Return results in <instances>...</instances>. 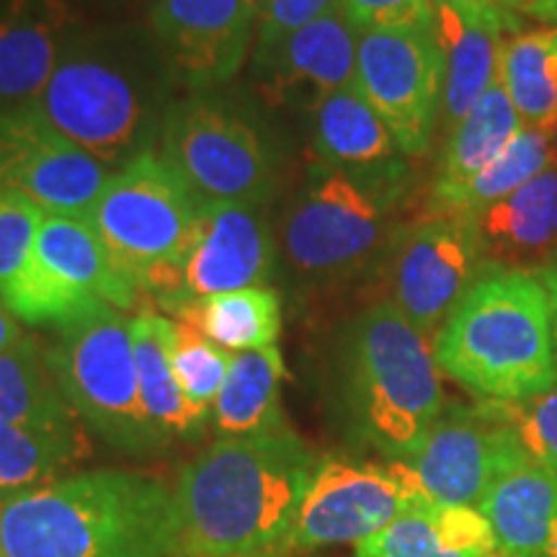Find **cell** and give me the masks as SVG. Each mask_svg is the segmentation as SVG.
Wrapping results in <instances>:
<instances>
[{
	"instance_id": "6da1fadb",
	"label": "cell",
	"mask_w": 557,
	"mask_h": 557,
	"mask_svg": "<svg viewBox=\"0 0 557 557\" xmlns=\"http://www.w3.org/2000/svg\"><path fill=\"white\" fill-rule=\"evenodd\" d=\"M315 465L302 438L220 436L176 485L184 557H278L289 549Z\"/></svg>"
},
{
	"instance_id": "7a4b0ae2",
	"label": "cell",
	"mask_w": 557,
	"mask_h": 557,
	"mask_svg": "<svg viewBox=\"0 0 557 557\" xmlns=\"http://www.w3.org/2000/svg\"><path fill=\"white\" fill-rule=\"evenodd\" d=\"M0 557H184L176 493L94 470L0 498Z\"/></svg>"
},
{
	"instance_id": "3957f363",
	"label": "cell",
	"mask_w": 557,
	"mask_h": 557,
	"mask_svg": "<svg viewBox=\"0 0 557 557\" xmlns=\"http://www.w3.org/2000/svg\"><path fill=\"white\" fill-rule=\"evenodd\" d=\"M158 73L171 70L150 34L78 32L34 109L114 173L150 152L160 137L169 107Z\"/></svg>"
},
{
	"instance_id": "277c9868",
	"label": "cell",
	"mask_w": 557,
	"mask_h": 557,
	"mask_svg": "<svg viewBox=\"0 0 557 557\" xmlns=\"http://www.w3.org/2000/svg\"><path fill=\"white\" fill-rule=\"evenodd\" d=\"M438 372L491 403L557 387L553 297L537 271L483 269L434 336Z\"/></svg>"
},
{
	"instance_id": "5b68a950",
	"label": "cell",
	"mask_w": 557,
	"mask_h": 557,
	"mask_svg": "<svg viewBox=\"0 0 557 557\" xmlns=\"http://www.w3.org/2000/svg\"><path fill=\"white\" fill-rule=\"evenodd\" d=\"M341 395L354 434L393 462L413 455L447 408L434 346L389 299L346 325Z\"/></svg>"
},
{
	"instance_id": "8992f818",
	"label": "cell",
	"mask_w": 557,
	"mask_h": 557,
	"mask_svg": "<svg viewBox=\"0 0 557 557\" xmlns=\"http://www.w3.org/2000/svg\"><path fill=\"white\" fill-rule=\"evenodd\" d=\"M406 189L408 173L367 178L312 165L284 214L282 246L289 267L329 284L387 259L403 230L395 225V212Z\"/></svg>"
},
{
	"instance_id": "52a82bcc",
	"label": "cell",
	"mask_w": 557,
	"mask_h": 557,
	"mask_svg": "<svg viewBox=\"0 0 557 557\" xmlns=\"http://www.w3.org/2000/svg\"><path fill=\"white\" fill-rule=\"evenodd\" d=\"M201 201L158 152L111 173L88 222L137 292L171 308L184 292V256Z\"/></svg>"
},
{
	"instance_id": "ba28073f",
	"label": "cell",
	"mask_w": 557,
	"mask_h": 557,
	"mask_svg": "<svg viewBox=\"0 0 557 557\" xmlns=\"http://www.w3.org/2000/svg\"><path fill=\"white\" fill-rule=\"evenodd\" d=\"M50 361L62 393L81 421L103 442L143 457L171 442L156 426L139 395L129 320L111 305H96L60 325Z\"/></svg>"
},
{
	"instance_id": "9c48e42d",
	"label": "cell",
	"mask_w": 557,
	"mask_h": 557,
	"mask_svg": "<svg viewBox=\"0 0 557 557\" xmlns=\"http://www.w3.org/2000/svg\"><path fill=\"white\" fill-rule=\"evenodd\" d=\"M137 295L94 225L67 214H45L24 267L0 284L21 323L58 329L96 305L127 310Z\"/></svg>"
},
{
	"instance_id": "30bf717a",
	"label": "cell",
	"mask_w": 557,
	"mask_h": 557,
	"mask_svg": "<svg viewBox=\"0 0 557 557\" xmlns=\"http://www.w3.org/2000/svg\"><path fill=\"white\" fill-rule=\"evenodd\" d=\"M160 156L199 201L261 207L274 189V158L261 132L212 96L171 101L160 124Z\"/></svg>"
},
{
	"instance_id": "8fae6325",
	"label": "cell",
	"mask_w": 557,
	"mask_h": 557,
	"mask_svg": "<svg viewBox=\"0 0 557 557\" xmlns=\"http://www.w3.org/2000/svg\"><path fill=\"white\" fill-rule=\"evenodd\" d=\"M447 62L436 29L359 32L357 88L403 156L426 152L442 116Z\"/></svg>"
},
{
	"instance_id": "7c38bea8",
	"label": "cell",
	"mask_w": 557,
	"mask_h": 557,
	"mask_svg": "<svg viewBox=\"0 0 557 557\" xmlns=\"http://www.w3.org/2000/svg\"><path fill=\"white\" fill-rule=\"evenodd\" d=\"M483 269L472 218L431 209L429 218L403 227L389 248L387 299L431 338Z\"/></svg>"
},
{
	"instance_id": "4fadbf2b",
	"label": "cell",
	"mask_w": 557,
	"mask_h": 557,
	"mask_svg": "<svg viewBox=\"0 0 557 557\" xmlns=\"http://www.w3.org/2000/svg\"><path fill=\"white\" fill-rule=\"evenodd\" d=\"M524 451L498 403L444 408L413 455L398 462L418 496L442 506L480 508L508 459Z\"/></svg>"
},
{
	"instance_id": "5bb4252c",
	"label": "cell",
	"mask_w": 557,
	"mask_h": 557,
	"mask_svg": "<svg viewBox=\"0 0 557 557\" xmlns=\"http://www.w3.org/2000/svg\"><path fill=\"white\" fill-rule=\"evenodd\" d=\"M111 171L29 107L0 114V191L45 214L88 218Z\"/></svg>"
},
{
	"instance_id": "9a60e30c",
	"label": "cell",
	"mask_w": 557,
	"mask_h": 557,
	"mask_svg": "<svg viewBox=\"0 0 557 557\" xmlns=\"http://www.w3.org/2000/svg\"><path fill=\"white\" fill-rule=\"evenodd\" d=\"M418 500L398 462L329 459L315 470L299 506L289 547H325L364 542L393 524Z\"/></svg>"
},
{
	"instance_id": "2e32d148",
	"label": "cell",
	"mask_w": 557,
	"mask_h": 557,
	"mask_svg": "<svg viewBox=\"0 0 557 557\" xmlns=\"http://www.w3.org/2000/svg\"><path fill=\"white\" fill-rule=\"evenodd\" d=\"M256 21L259 0H152L148 34L173 78L207 90L240 73Z\"/></svg>"
},
{
	"instance_id": "e0dca14e",
	"label": "cell",
	"mask_w": 557,
	"mask_h": 557,
	"mask_svg": "<svg viewBox=\"0 0 557 557\" xmlns=\"http://www.w3.org/2000/svg\"><path fill=\"white\" fill-rule=\"evenodd\" d=\"M274 261V235L259 207L201 201L181 269L184 292L169 310L186 299L263 287Z\"/></svg>"
},
{
	"instance_id": "ac0fdd59",
	"label": "cell",
	"mask_w": 557,
	"mask_h": 557,
	"mask_svg": "<svg viewBox=\"0 0 557 557\" xmlns=\"http://www.w3.org/2000/svg\"><path fill=\"white\" fill-rule=\"evenodd\" d=\"M359 29L344 5L278 41L271 50H256L253 75L271 99L308 101L310 109L357 83Z\"/></svg>"
},
{
	"instance_id": "d6986e66",
	"label": "cell",
	"mask_w": 557,
	"mask_h": 557,
	"mask_svg": "<svg viewBox=\"0 0 557 557\" xmlns=\"http://www.w3.org/2000/svg\"><path fill=\"white\" fill-rule=\"evenodd\" d=\"M78 32L67 0H0V114L39 99Z\"/></svg>"
},
{
	"instance_id": "ffe728a7",
	"label": "cell",
	"mask_w": 557,
	"mask_h": 557,
	"mask_svg": "<svg viewBox=\"0 0 557 557\" xmlns=\"http://www.w3.org/2000/svg\"><path fill=\"white\" fill-rule=\"evenodd\" d=\"M485 269L542 271L557 261V163L472 214Z\"/></svg>"
},
{
	"instance_id": "44dd1931",
	"label": "cell",
	"mask_w": 557,
	"mask_h": 557,
	"mask_svg": "<svg viewBox=\"0 0 557 557\" xmlns=\"http://www.w3.org/2000/svg\"><path fill=\"white\" fill-rule=\"evenodd\" d=\"M478 511L504 557H557V472L527 451L508 459Z\"/></svg>"
},
{
	"instance_id": "7402d4cb",
	"label": "cell",
	"mask_w": 557,
	"mask_h": 557,
	"mask_svg": "<svg viewBox=\"0 0 557 557\" xmlns=\"http://www.w3.org/2000/svg\"><path fill=\"white\" fill-rule=\"evenodd\" d=\"M310 122L320 163L367 178L408 173L406 156L357 83L323 96L310 109Z\"/></svg>"
},
{
	"instance_id": "603a6c76",
	"label": "cell",
	"mask_w": 557,
	"mask_h": 557,
	"mask_svg": "<svg viewBox=\"0 0 557 557\" xmlns=\"http://www.w3.org/2000/svg\"><path fill=\"white\" fill-rule=\"evenodd\" d=\"M357 557H504L478 508L418 500L393 524L359 542Z\"/></svg>"
},
{
	"instance_id": "cb8c5ba5",
	"label": "cell",
	"mask_w": 557,
	"mask_h": 557,
	"mask_svg": "<svg viewBox=\"0 0 557 557\" xmlns=\"http://www.w3.org/2000/svg\"><path fill=\"white\" fill-rule=\"evenodd\" d=\"M436 37L447 62L442 122L447 135L475 107L480 96L498 78V58L504 32L500 21L468 16L447 3H436Z\"/></svg>"
},
{
	"instance_id": "d4e9b609",
	"label": "cell",
	"mask_w": 557,
	"mask_h": 557,
	"mask_svg": "<svg viewBox=\"0 0 557 557\" xmlns=\"http://www.w3.org/2000/svg\"><path fill=\"white\" fill-rule=\"evenodd\" d=\"M173 325L176 323L156 312H139L135 320H129L139 395L148 416L165 436L194 438L205 429L209 410L191 406L178 385L171 364Z\"/></svg>"
},
{
	"instance_id": "484cf974",
	"label": "cell",
	"mask_w": 557,
	"mask_h": 557,
	"mask_svg": "<svg viewBox=\"0 0 557 557\" xmlns=\"http://www.w3.org/2000/svg\"><path fill=\"white\" fill-rule=\"evenodd\" d=\"M521 127L524 122H521L517 107L496 78V83L480 96L475 107L465 114V120L447 135L431 199L447 197L462 184H468L475 173L483 171L491 160H496L508 148V143L519 135Z\"/></svg>"
},
{
	"instance_id": "4316f807",
	"label": "cell",
	"mask_w": 557,
	"mask_h": 557,
	"mask_svg": "<svg viewBox=\"0 0 557 557\" xmlns=\"http://www.w3.org/2000/svg\"><path fill=\"white\" fill-rule=\"evenodd\" d=\"M284 359L276 346L233 354L225 385L214 400V426L220 436H256L284 429L278 389Z\"/></svg>"
},
{
	"instance_id": "83f0119b",
	"label": "cell",
	"mask_w": 557,
	"mask_h": 557,
	"mask_svg": "<svg viewBox=\"0 0 557 557\" xmlns=\"http://www.w3.org/2000/svg\"><path fill=\"white\" fill-rule=\"evenodd\" d=\"M0 423L39 429L78 426V413L62 393L50 351L29 336L0 354Z\"/></svg>"
},
{
	"instance_id": "f1b7e54d",
	"label": "cell",
	"mask_w": 557,
	"mask_h": 557,
	"mask_svg": "<svg viewBox=\"0 0 557 557\" xmlns=\"http://www.w3.org/2000/svg\"><path fill=\"white\" fill-rule=\"evenodd\" d=\"M171 312L230 354L276 346L282 333V299L269 287L186 299Z\"/></svg>"
},
{
	"instance_id": "f546056e",
	"label": "cell",
	"mask_w": 557,
	"mask_h": 557,
	"mask_svg": "<svg viewBox=\"0 0 557 557\" xmlns=\"http://www.w3.org/2000/svg\"><path fill=\"white\" fill-rule=\"evenodd\" d=\"M498 81L527 127H557V26L504 39Z\"/></svg>"
},
{
	"instance_id": "4dcf8cb0",
	"label": "cell",
	"mask_w": 557,
	"mask_h": 557,
	"mask_svg": "<svg viewBox=\"0 0 557 557\" xmlns=\"http://www.w3.org/2000/svg\"><path fill=\"white\" fill-rule=\"evenodd\" d=\"M555 163L557 150L553 132L534 129L524 124L519 135L508 143V148L496 160H491L468 184H462L459 189L447 194V197L431 199V209L472 218V214L496 205V201L513 194L519 186H524L527 181L540 176L542 171H547Z\"/></svg>"
},
{
	"instance_id": "1f68e13d",
	"label": "cell",
	"mask_w": 557,
	"mask_h": 557,
	"mask_svg": "<svg viewBox=\"0 0 557 557\" xmlns=\"http://www.w3.org/2000/svg\"><path fill=\"white\" fill-rule=\"evenodd\" d=\"M86 455L78 426L39 429L0 423V498L58 480Z\"/></svg>"
},
{
	"instance_id": "d6a6232c",
	"label": "cell",
	"mask_w": 557,
	"mask_h": 557,
	"mask_svg": "<svg viewBox=\"0 0 557 557\" xmlns=\"http://www.w3.org/2000/svg\"><path fill=\"white\" fill-rule=\"evenodd\" d=\"M233 354L209 341L194 325L178 320L173 325L171 364L186 400L201 410H209L225 385Z\"/></svg>"
},
{
	"instance_id": "836d02e7",
	"label": "cell",
	"mask_w": 557,
	"mask_h": 557,
	"mask_svg": "<svg viewBox=\"0 0 557 557\" xmlns=\"http://www.w3.org/2000/svg\"><path fill=\"white\" fill-rule=\"evenodd\" d=\"M498 408L527 455L557 472V387L521 403H498Z\"/></svg>"
},
{
	"instance_id": "e575fe53",
	"label": "cell",
	"mask_w": 557,
	"mask_h": 557,
	"mask_svg": "<svg viewBox=\"0 0 557 557\" xmlns=\"http://www.w3.org/2000/svg\"><path fill=\"white\" fill-rule=\"evenodd\" d=\"M45 212L32 201L0 191V284L24 267Z\"/></svg>"
},
{
	"instance_id": "d590c367",
	"label": "cell",
	"mask_w": 557,
	"mask_h": 557,
	"mask_svg": "<svg viewBox=\"0 0 557 557\" xmlns=\"http://www.w3.org/2000/svg\"><path fill=\"white\" fill-rule=\"evenodd\" d=\"M346 16L364 29H436L434 0H341Z\"/></svg>"
},
{
	"instance_id": "8d00e7d4",
	"label": "cell",
	"mask_w": 557,
	"mask_h": 557,
	"mask_svg": "<svg viewBox=\"0 0 557 557\" xmlns=\"http://www.w3.org/2000/svg\"><path fill=\"white\" fill-rule=\"evenodd\" d=\"M341 9V0H259L256 50H271L278 41Z\"/></svg>"
},
{
	"instance_id": "74e56055",
	"label": "cell",
	"mask_w": 557,
	"mask_h": 557,
	"mask_svg": "<svg viewBox=\"0 0 557 557\" xmlns=\"http://www.w3.org/2000/svg\"><path fill=\"white\" fill-rule=\"evenodd\" d=\"M436 3H447V5H451V9H457L459 13H468V16L500 21V24L508 26L511 32L519 26L517 16H513L508 9H504L498 0H436Z\"/></svg>"
},
{
	"instance_id": "f35d334b",
	"label": "cell",
	"mask_w": 557,
	"mask_h": 557,
	"mask_svg": "<svg viewBox=\"0 0 557 557\" xmlns=\"http://www.w3.org/2000/svg\"><path fill=\"white\" fill-rule=\"evenodd\" d=\"M21 320L13 315L9 305L3 302V297H0V354L9 351V348L18 346L21 341H24V331H21Z\"/></svg>"
},
{
	"instance_id": "ab89813d",
	"label": "cell",
	"mask_w": 557,
	"mask_h": 557,
	"mask_svg": "<svg viewBox=\"0 0 557 557\" xmlns=\"http://www.w3.org/2000/svg\"><path fill=\"white\" fill-rule=\"evenodd\" d=\"M537 274L542 276V282H545L549 297H553V308H555V341H557V267L542 269V271H537Z\"/></svg>"
},
{
	"instance_id": "60d3db41",
	"label": "cell",
	"mask_w": 557,
	"mask_h": 557,
	"mask_svg": "<svg viewBox=\"0 0 557 557\" xmlns=\"http://www.w3.org/2000/svg\"><path fill=\"white\" fill-rule=\"evenodd\" d=\"M498 3H500V5H504V9H511V5H513V3H521V0H498Z\"/></svg>"
},
{
	"instance_id": "b9f144b4",
	"label": "cell",
	"mask_w": 557,
	"mask_h": 557,
	"mask_svg": "<svg viewBox=\"0 0 557 557\" xmlns=\"http://www.w3.org/2000/svg\"><path fill=\"white\" fill-rule=\"evenodd\" d=\"M553 139H555V150H557V127L553 129Z\"/></svg>"
},
{
	"instance_id": "7bdbcfd3",
	"label": "cell",
	"mask_w": 557,
	"mask_h": 557,
	"mask_svg": "<svg viewBox=\"0 0 557 557\" xmlns=\"http://www.w3.org/2000/svg\"><path fill=\"white\" fill-rule=\"evenodd\" d=\"M553 267H557V261H555V263H553Z\"/></svg>"
}]
</instances>
